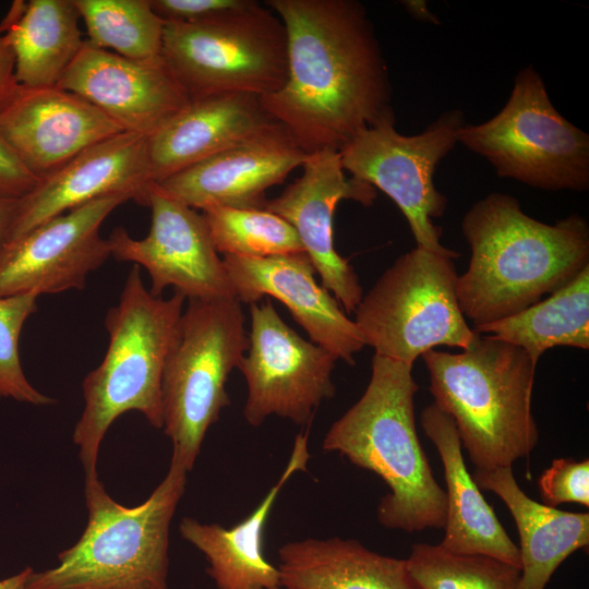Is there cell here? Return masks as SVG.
I'll list each match as a JSON object with an SVG mask.
<instances>
[{"mask_svg":"<svg viewBox=\"0 0 589 589\" xmlns=\"http://www.w3.org/2000/svg\"><path fill=\"white\" fill-rule=\"evenodd\" d=\"M57 86L79 95L124 131L146 136L190 101L163 58L133 60L86 39Z\"/></svg>","mask_w":589,"mask_h":589,"instance_id":"2e32d148","label":"cell"},{"mask_svg":"<svg viewBox=\"0 0 589 589\" xmlns=\"http://www.w3.org/2000/svg\"><path fill=\"white\" fill-rule=\"evenodd\" d=\"M310 455L308 431L297 435L278 481L257 507L232 528L203 524L184 517L179 524L181 537L200 550L208 562L207 573L218 589H281L278 567L263 553V533L275 501L297 471H304Z\"/></svg>","mask_w":589,"mask_h":589,"instance_id":"7402d4cb","label":"cell"},{"mask_svg":"<svg viewBox=\"0 0 589 589\" xmlns=\"http://www.w3.org/2000/svg\"><path fill=\"white\" fill-rule=\"evenodd\" d=\"M302 175L263 208L289 223L296 230L324 286L347 313L354 312L363 289L359 277L334 245V213L342 200L371 206L376 189L347 178L339 152L325 148L308 155Z\"/></svg>","mask_w":589,"mask_h":589,"instance_id":"9a60e30c","label":"cell"},{"mask_svg":"<svg viewBox=\"0 0 589 589\" xmlns=\"http://www.w3.org/2000/svg\"><path fill=\"white\" fill-rule=\"evenodd\" d=\"M19 199L0 196V247L7 239Z\"/></svg>","mask_w":589,"mask_h":589,"instance_id":"d590c367","label":"cell"},{"mask_svg":"<svg viewBox=\"0 0 589 589\" xmlns=\"http://www.w3.org/2000/svg\"><path fill=\"white\" fill-rule=\"evenodd\" d=\"M146 206L151 227L143 239L117 227L107 238L111 256L143 266L151 279L148 291L161 297L173 287L189 300L236 298L224 264L201 214L152 183Z\"/></svg>","mask_w":589,"mask_h":589,"instance_id":"4fadbf2b","label":"cell"},{"mask_svg":"<svg viewBox=\"0 0 589 589\" xmlns=\"http://www.w3.org/2000/svg\"><path fill=\"white\" fill-rule=\"evenodd\" d=\"M474 333L520 347L538 364L554 347L589 348V266L546 299Z\"/></svg>","mask_w":589,"mask_h":589,"instance_id":"4316f807","label":"cell"},{"mask_svg":"<svg viewBox=\"0 0 589 589\" xmlns=\"http://www.w3.org/2000/svg\"><path fill=\"white\" fill-rule=\"evenodd\" d=\"M461 232L471 255L458 276L457 297L472 328L525 310L589 266V225L582 216L549 225L525 214L509 194L477 201Z\"/></svg>","mask_w":589,"mask_h":589,"instance_id":"7a4b0ae2","label":"cell"},{"mask_svg":"<svg viewBox=\"0 0 589 589\" xmlns=\"http://www.w3.org/2000/svg\"><path fill=\"white\" fill-rule=\"evenodd\" d=\"M0 132V196L21 199L38 183Z\"/></svg>","mask_w":589,"mask_h":589,"instance_id":"836d02e7","label":"cell"},{"mask_svg":"<svg viewBox=\"0 0 589 589\" xmlns=\"http://www.w3.org/2000/svg\"><path fill=\"white\" fill-rule=\"evenodd\" d=\"M33 293L0 297V398L34 406H49L56 399L36 389L22 369L19 340L26 320L37 310Z\"/></svg>","mask_w":589,"mask_h":589,"instance_id":"4dcf8cb0","label":"cell"},{"mask_svg":"<svg viewBox=\"0 0 589 589\" xmlns=\"http://www.w3.org/2000/svg\"><path fill=\"white\" fill-rule=\"evenodd\" d=\"M0 132L40 181L86 148L125 131L74 93L17 85L0 109Z\"/></svg>","mask_w":589,"mask_h":589,"instance_id":"ac0fdd59","label":"cell"},{"mask_svg":"<svg viewBox=\"0 0 589 589\" xmlns=\"http://www.w3.org/2000/svg\"><path fill=\"white\" fill-rule=\"evenodd\" d=\"M402 4L413 17L433 24L437 23V19L430 13L424 1H402Z\"/></svg>","mask_w":589,"mask_h":589,"instance_id":"8d00e7d4","label":"cell"},{"mask_svg":"<svg viewBox=\"0 0 589 589\" xmlns=\"http://www.w3.org/2000/svg\"><path fill=\"white\" fill-rule=\"evenodd\" d=\"M32 572V567H25L19 574L1 580L0 589H26V584Z\"/></svg>","mask_w":589,"mask_h":589,"instance_id":"74e56055","label":"cell"},{"mask_svg":"<svg viewBox=\"0 0 589 589\" xmlns=\"http://www.w3.org/2000/svg\"><path fill=\"white\" fill-rule=\"evenodd\" d=\"M287 34L284 85L265 112L306 153L339 151L358 131L395 115L373 24L356 0H269Z\"/></svg>","mask_w":589,"mask_h":589,"instance_id":"6da1fadb","label":"cell"},{"mask_svg":"<svg viewBox=\"0 0 589 589\" xmlns=\"http://www.w3.org/2000/svg\"><path fill=\"white\" fill-rule=\"evenodd\" d=\"M462 111L443 112L423 132L404 135L395 115L358 131L338 151L344 170L392 199L406 217L417 247L453 260L459 254L440 242L442 228L432 218L446 211L447 199L433 176L440 161L458 143L465 125Z\"/></svg>","mask_w":589,"mask_h":589,"instance_id":"8fae6325","label":"cell"},{"mask_svg":"<svg viewBox=\"0 0 589 589\" xmlns=\"http://www.w3.org/2000/svg\"><path fill=\"white\" fill-rule=\"evenodd\" d=\"M406 562L418 589H521L519 567L486 555L416 543Z\"/></svg>","mask_w":589,"mask_h":589,"instance_id":"f1b7e54d","label":"cell"},{"mask_svg":"<svg viewBox=\"0 0 589 589\" xmlns=\"http://www.w3.org/2000/svg\"><path fill=\"white\" fill-rule=\"evenodd\" d=\"M218 253L265 257L304 252L293 229L280 216L264 208L213 206L202 211Z\"/></svg>","mask_w":589,"mask_h":589,"instance_id":"f546056e","label":"cell"},{"mask_svg":"<svg viewBox=\"0 0 589 589\" xmlns=\"http://www.w3.org/2000/svg\"><path fill=\"white\" fill-rule=\"evenodd\" d=\"M281 589H289V588H281Z\"/></svg>","mask_w":589,"mask_h":589,"instance_id":"f35d334b","label":"cell"},{"mask_svg":"<svg viewBox=\"0 0 589 589\" xmlns=\"http://www.w3.org/2000/svg\"><path fill=\"white\" fill-rule=\"evenodd\" d=\"M188 472L172 454L166 477L133 507L112 500L98 476L85 478V530L57 566L33 570L26 589H169V529Z\"/></svg>","mask_w":589,"mask_h":589,"instance_id":"8992f818","label":"cell"},{"mask_svg":"<svg viewBox=\"0 0 589 589\" xmlns=\"http://www.w3.org/2000/svg\"><path fill=\"white\" fill-rule=\"evenodd\" d=\"M458 142L502 178L550 191L589 188V135L556 110L530 65L515 76L502 110L483 123L465 124Z\"/></svg>","mask_w":589,"mask_h":589,"instance_id":"30bf717a","label":"cell"},{"mask_svg":"<svg viewBox=\"0 0 589 589\" xmlns=\"http://www.w3.org/2000/svg\"><path fill=\"white\" fill-rule=\"evenodd\" d=\"M436 407L454 421L477 470L512 467L539 441L532 414L537 363L515 345L477 334L459 353L422 356Z\"/></svg>","mask_w":589,"mask_h":589,"instance_id":"277c9868","label":"cell"},{"mask_svg":"<svg viewBox=\"0 0 589 589\" xmlns=\"http://www.w3.org/2000/svg\"><path fill=\"white\" fill-rule=\"evenodd\" d=\"M543 503L551 507L564 503L589 506V460L554 459L538 481Z\"/></svg>","mask_w":589,"mask_h":589,"instance_id":"1f68e13d","label":"cell"},{"mask_svg":"<svg viewBox=\"0 0 589 589\" xmlns=\"http://www.w3.org/2000/svg\"><path fill=\"white\" fill-rule=\"evenodd\" d=\"M74 0L15 1L4 24L12 49L14 76L24 87L57 86L85 39Z\"/></svg>","mask_w":589,"mask_h":589,"instance_id":"484cf974","label":"cell"},{"mask_svg":"<svg viewBox=\"0 0 589 589\" xmlns=\"http://www.w3.org/2000/svg\"><path fill=\"white\" fill-rule=\"evenodd\" d=\"M458 276L452 257L420 247L400 255L354 310L364 346L409 365L438 346L467 348L477 333L458 303Z\"/></svg>","mask_w":589,"mask_h":589,"instance_id":"9c48e42d","label":"cell"},{"mask_svg":"<svg viewBox=\"0 0 589 589\" xmlns=\"http://www.w3.org/2000/svg\"><path fill=\"white\" fill-rule=\"evenodd\" d=\"M418 389L412 365L374 354L364 393L332 424L322 445L386 483L389 493L381 498L377 520L409 533L443 528L447 509L417 434Z\"/></svg>","mask_w":589,"mask_h":589,"instance_id":"3957f363","label":"cell"},{"mask_svg":"<svg viewBox=\"0 0 589 589\" xmlns=\"http://www.w3.org/2000/svg\"><path fill=\"white\" fill-rule=\"evenodd\" d=\"M133 200L105 195L52 217L0 247V297L82 290L87 276L111 256L100 227L110 213Z\"/></svg>","mask_w":589,"mask_h":589,"instance_id":"5bb4252c","label":"cell"},{"mask_svg":"<svg viewBox=\"0 0 589 589\" xmlns=\"http://www.w3.org/2000/svg\"><path fill=\"white\" fill-rule=\"evenodd\" d=\"M420 422L438 452L446 482L445 534L440 545L453 553L486 555L520 568L518 546L466 467L452 418L431 404L422 410Z\"/></svg>","mask_w":589,"mask_h":589,"instance_id":"603a6c76","label":"cell"},{"mask_svg":"<svg viewBox=\"0 0 589 589\" xmlns=\"http://www.w3.org/2000/svg\"><path fill=\"white\" fill-rule=\"evenodd\" d=\"M15 60L4 35V24H0V109L17 87L14 76Z\"/></svg>","mask_w":589,"mask_h":589,"instance_id":"e575fe53","label":"cell"},{"mask_svg":"<svg viewBox=\"0 0 589 589\" xmlns=\"http://www.w3.org/2000/svg\"><path fill=\"white\" fill-rule=\"evenodd\" d=\"M237 298L189 300L161 377L163 429L172 454L192 470L209 426L230 398L226 384L247 349L248 333Z\"/></svg>","mask_w":589,"mask_h":589,"instance_id":"52a82bcc","label":"cell"},{"mask_svg":"<svg viewBox=\"0 0 589 589\" xmlns=\"http://www.w3.org/2000/svg\"><path fill=\"white\" fill-rule=\"evenodd\" d=\"M161 58L190 99L277 92L288 69L279 16L257 1L196 23H165Z\"/></svg>","mask_w":589,"mask_h":589,"instance_id":"ba28073f","label":"cell"},{"mask_svg":"<svg viewBox=\"0 0 589 589\" xmlns=\"http://www.w3.org/2000/svg\"><path fill=\"white\" fill-rule=\"evenodd\" d=\"M308 155L283 125L273 122L157 184L193 209L263 208L265 192L302 167Z\"/></svg>","mask_w":589,"mask_h":589,"instance_id":"e0dca14e","label":"cell"},{"mask_svg":"<svg viewBox=\"0 0 589 589\" xmlns=\"http://www.w3.org/2000/svg\"><path fill=\"white\" fill-rule=\"evenodd\" d=\"M479 489L495 493L516 524L520 546V588L544 589L554 572L574 552L589 544V514L570 513L530 498L512 467L474 470Z\"/></svg>","mask_w":589,"mask_h":589,"instance_id":"cb8c5ba5","label":"cell"},{"mask_svg":"<svg viewBox=\"0 0 589 589\" xmlns=\"http://www.w3.org/2000/svg\"><path fill=\"white\" fill-rule=\"evenodd\" d=\"M273 122L255 95L227 93L190 99L181 111L148 136L152 180L160 183Z\"/></svg>","mask_w":589,"mask_h":589,"instance_id":"44dd1931","label":"cell"},{"mask_svg":"<svg viewBox=\"0 0 589 589\" xmlns=\"http://www.w3.org/2000/svg\"><path fill=\"white\" fill-rule=\"evenodd\" d=\"M235 297L240 303H256L269 296L287 306L311 341L338 360L354 364L363 347L361 334L336 298L315 279V268L305 252L265 257L226 255Z\"/></svg>","mask_w":589,"mask_h":589,"instance_id":"ffe728a7","label":"cell"},{"mask_svg":"<svg viewBox=\"0 0 589 589\" xmlns=\"http://www.w3.org/2000/svg\"><path fill=\"white\" fill-rule=\"evenodd\" d=\"M185 298L164 299L144 286L140 266L129 272L119 302L105 317L108 346L100 364L82 382L84 409L73 431L85 478L98 476L97 460L112 422L141 412L163 429L161 377Z\"/></svg>","mask_w":589,"mask_h":589,"instance_id":"5b68a950","label":"cell"},{"mask_svg":"<svg viewBox=\"0 0 589 589\" xmlns=\"http://www.w3.org/2000/svg\"><path fill=\"white\" fill-rule=\"evenodd\" d=\"M92 45L122 57L161 58L165 23L149 0H74Z\"/></svg>","mask_w":589,"mask_h":589,"instance_id":"83f0119b","label":"cell"},{"mask_svg":"<svg viewBox=\"0 0 589 589\" xmlns=\"http://www.w3.org/2000/svg\"><path fill=\"white\" fill-rule=\"evenodd\" d=\"M250 315L248 349L238 366L248 387L247 422L260 426L278 416L309 425L323 400L335 395L332 373L338 359L302 338L269 300L250 304Z\"/></svg>","mask_w":589,"mask_h":589,"instance_id":"7c38bea8","label":"cell"},{"mask_svg":"<svg viewBox=\"0 0 589 589\" xmlns=\"http://www.w3.org/2000/svg\"><path fill=\"white\" fill-rule=\"evenodd\" d=\"M278 556L283 588L418 589L406 560L381 555L353 539L292 541Z\"/></svg>","mask_w":589,"mask_h":589,"instance_id":"d4e9b609","label":"cell"},{"mask_svg":"<svg viewBox=\"0 0 589 589\" xmlns=\"http://www.w3.org/2000/svg\"><path fill=\"white\" fill-rule=\"evenodd\" d=\"M247 0H149L164 23H196L237 9Z\"/></svg>","mask_w":589,"mask_h":589,"instance_id":"d6a6232c","label":"cell"},{"mask_svg":"<svg viewBox=\"0 0 589 589\" xmlns=\"http://www.w3.org/2000/svg\"><path fill=\"white\" fill-rule=\"evenodd\" d=\"M148 136L122 132L104 140L38 181L17 200L7 239H14L46 220L95 199L124 193L145 205L153 180L147 154Z\"/></svg>","mask_w":589,"mask_h":589,"instance_id":"d6986e66","label":"cell"}]
</instances>
